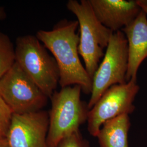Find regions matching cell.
<instances>
[{"label":"cell","instance_id":"6da1fadb","mask_svg":"<svg viewBox=\"0 0 147 147\" xmlns=\"http://www.w3.org/2000/svg\"><path fill=\"white\" fill-rule=\"evenodd\" d=\"M79 23L63 20L51 31L39 30L36 37L53 54L59 70L61 88L79 85L85 94H91L92 79L79 57Z\"/></svg>","mask_w":147,"mask_h":147},{"label":"cell","instance_id":"7a4b0ae2","mask_svg":"<svg viewBox=\"0 0 147 147\" xmlns=\"http://www.w3.org/2000/svg\"><path fill=\"white\" fill-rule=\"evenodd\" d=\"M82 88L79 85L67 86L55 91L50 98L51 107L49 113L47 143L57 147L60 142L80 131V126L88 119V103L81 99Z\"/></svg>","mask_w":147,"mask_h":147},{"label":"cell","instance_id":"3957f363","mask_svg":"<svg viewBox=\"0 0 147 147\" xmlns=\"http://www.w3.org/2000/svg\"><path fill=\"white\" fill-rule=\"evenodd\" d=\"M69 11L78 19L80 42L79 53L83 58L84 67L93 78L102 59L113 32L104 26L95 15L89 0H69Z\"/></svg>","mask_w":147,"mask_h":147},{"label":"cell","instance_id":"277c9868","mask_svg":"<svg viewBox=\"0 0 147 147\" xmlns=\"http://www.w3.org/2000/svg\"><path fill=\"white\" fill-rule=\"evenodd\" d=\"M16 62L50 98L59 81V70L54 57L36 36L26 35L16 39Z\"/></svg>","mask_w":147,"mask_h":147},{"label":"cell","instance_id":"5b68a950","mask_svg":"<svg viewBox=\"0 0 147 147\" xmlns=\"http://www.w3.org/2000/svg\"><path fill=\"white\" fill-rule=\"evenodd\" d=\"M128 45L124 33L113 32L105 55L92 78V89L88 106L90 110L106 90L115 84L127 83Z\"/></svg>","mask_w":147,"mask_h":147},{"label":"cell","instance_id":"8992f818","mask_svg":"<svg viewBox=\"0 0 147 147\" xmlns=\"http://www.w3.org/2000/svg\"><path fill=\"white\" fill-rule=\"evenodd\" d=\"M0 97L13 114L42 110L49 99L16 62L0 79Z\"/></svg>","mask_w":147,"mask_h":147},{"label":"cell","instance_id":"52a82bcc","mask_svg":"<svg viewBox=\"0 0 147 147\" xmlns=\"http://www.w3.org/2000/svg\"><path fill=\"white\" fill-rule=\"evenodd\" d=\"M139 90L140 86L134 80L113 85L106 90L89 110L87 121L89 134L96 137L106 121L132 113L135 110L134 102Z\"/></svg>","mask_w":147,"mask_h":147},{"label":"cell","instance_id":"ba28073f","mask_svg":"<svg viewBox=\"0 0 147 147\" xmlns=\"http://www.w3.org/2000/svg\"><path fill=\"white\" fill-rule=\"evenodd\" d=\"M49 125L46 111L13 114L5 138L11 147H49Z\"/></svg>","mask_w":147,"mask_h":147},{"label":"cell","instance_id":"9c48e42d","mask_svg":"<svg viewBox=\"0 0 147 147\" xmlns=\"http://www.w3.org/2000/svg\"><path fill=\"white\" fill-rule=\"evenodd\" d=\"M99 21L112 32L121 31L142 11L136 1L89 0Z\"/></svg>","mask_w":147,"mask_h":147},{"label":"cell","instance_id":"30bf717a","mask_svg":"<svg viewBox=\"0 0 147 147\" xmlns=\"http://www.w3.org/2000/svg\"><path fill=\"white\" fill-rule=\"evenodd\" d=\"M128 45L126 82L137 81L138 70L147 58V15L142 9L136 18L121 30Z\"/></svg>","mask_w":147,"mask_h":147},{"label":"cell","instance_id":"8fae6325","mask_svg":"<svg viewBox=\"0 0 147 147\" xmlns=\"http://www.w3.org/2000/svg\"><path fill=\"white\" fill-rule=\"evenodd\" d=\"M131 126L129 115H123L106 121L96 138L100 147H129L128 134Z\"/></svg>","mask_w":147,"mask_h":147},{"label":"cell","instance_id":"7c38bea8","mask_svg":"<svg viewBox=\"0 0 147 147\" xmlns=\"http://www.w3.org/2000/svg\"><path fill=\"white\" fill-rule=\"evenodd\" d=\"M15 62V48L9 37L0 33V79Z\"/></svg>","mask_w":147,"mask_h":147},{"label":"cell","instance_id":"4fadbf2b","mask_svg":"<svg viewBox=\"0 0 147 147\" xmlns=\"http://www.w3.org/2000/svg\"><path fill=\"white\" fill-rule=\"evenodd\" d=\"M12 115L10 109L0 97V137L6 136Z\"/></svg>","mask_w":147,"mask_h":147},{"label":"cell","instance_id":"5bb4252c","mask_svg":"<svg viewBox=\"0 0 147 147\" xmlns=\"http://www.w3.org/2000/svg\"><path fill=\"white\" fill-rule=\"evenodd\" d=\"M57 147H90V146L89 142L82 136L81 132L79 131L64 139Z\"/></svg>","mask_w":147,"mask_h":147},{"label":"cell","instance_id":"9a60e30c","mask_svg":"<svg viewBox=\"0 0 147 147\" xmlns=\"http://www.w3.org/2000/svg\"><path fill=\"white\" fill-rule=\"evenodd\" d=\"M138 5L147 15V0H137Z\"/></svg>","mask_w":147,"mask_h":147},{"label":"cell","instance_id":"2e32d148","mask_svg":"<svg viewBox=\"0 0 147 147\" xmlns=\"http://www.w3.org/2000/svg\"><path fill=\"white\" fill-rule=\"evenodd\" d=\"M0 147H11L9 146L5 137H0Z\"/></svg>","mask_w":147,"mask_h":147},{"label":"cell","instance_id":"e0dca14e","mask_svg":"<svg viewBox=\"0 0 147 147\" xmlns=\"http://www.w3.org/2000/svg\"><path fill=\"white\" fill-rule=\"evenodd\" d=\"M5 14L3 9L0 7V20H2L5 18Z\"/></svg>","mask_w":147,"mask_h":147}]
</instances>
